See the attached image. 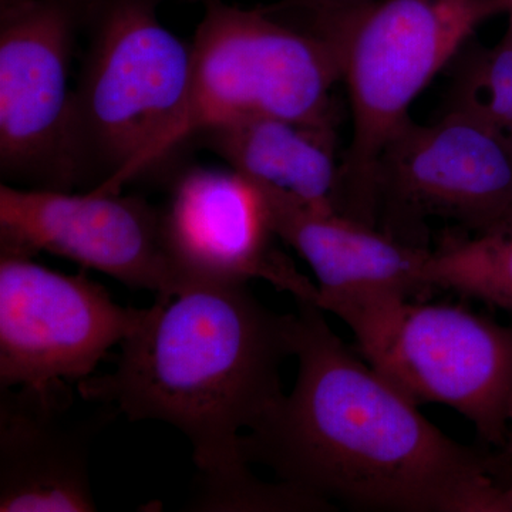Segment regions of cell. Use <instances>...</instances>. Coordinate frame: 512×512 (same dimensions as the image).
I'll return each instance as SVG.
<instances>
[{
  "label": "cell",
  "mask_w": 512,
  "mask_h": 512,
  "mask_svg": "<svg viewBox=\"0 0 512 512\" xmlns=\"http://www.w3.org/2000/svg\"><path fill=\"white\" fill-rule=\"evenodd\" d=\"M296 305L295 387L241 437L248 464L335 510L508 512L498 453L448 437L319 306Z\"/></svg>",
  "instance_id": "obj_1"
},
{
  "label": "cell",
  "mask_w": 512,
  "mask_h": 512,
  "mask_svg": "<svg viewBox=\"0 0 512 512\" xmlns=\"http://www.w3.org/2000/svg\"><path fill=\"white\" fill-rule=\"evenodd\" d=\"M296 323V313L266 308L247 282L192 286L148 308L113 372L76 387L128 420L180 430L202 473L187 508L214 511L258 481L242 456L241 430L254 429L284 396L281 369L295 357Z\"/></svg>",
  "instance_id": "obj_2"
},
{
  "label": "cell",
  "mask_w": 512,
  "mask_h": 512,
  "mask_svg": "<svg viewBox=\"0 0 512 512\" xmlns=\"http://www.w3.org/2000/svg\"><path fill=\"white\" fill-rule=\"evenodd\" d=\"M510 0H375L330 18L286 20L329 40L352 111L340 160L338 212L376 225V170L414 99Z\"/></svg>",
  "instance_id": "obj_3"
},
{
  "label": "cell",
  "mask_w": 512,
  "mask_h": 512,
  "mask_svg": "<svg viewBox=\"0 0 512 512\" xmlns=\"http://www.w3.org/2000/svg\"><path fill=\"white\" fill-rule=\"evenodd\" d=\"M158 0H87L70 141L77 187L121 192L151 156L190 89L191 43L158 19Z\"/></svg>",
  "instance_id": "obj_4"
},
{
  "label": "cell",
  "mask_w": 512,
  "mask_h": 512,
  "mask_svg": "<svg viewBox=\"0 0 512 512\" xmlns=\"http://www.w3.org/2000/svg\"><path fill=\"white\" fill-rule=\"evenodd\" d=\"M194 40L187 100L151 156L150 170L205 128L245 116H272L336 128L333 90L342 83L329 40L264 8L222 0L204 5Z\"/></svg>",
  "instance_id": "obj_5"
},
{
  "label": "cell",
  "mask_w": 512,
  "mask_h": 512,
  "mask_svg": "<svg viewBox=\"0 0 512 512\" xmlns=\"http://www.w3.org/2000/svg\"><path fill=\"white\" fill-rule=\"evenodd\" d=\"M333 315L360 355L417 404L450 407L504 450L512 397V326L458 305L382 296Z\"/></svg>",
  "instance_id": "obj_6"
},
{
  "label": "cell",
  "mask_w": 512,
  "mask_h": 512,
  "mask_svg": "<svg viewBox=\"0 0 512 512\" xmlns=\"http://www.w3.org/2000/svg\"><path fill=\"white\" fill-rule=\"evenodd\" d=\"M375 190L377 228L407 244L430 248L431 220L483 234L512 207V144L456 110L410 119L382 151Z\"/></svg>",
  "instance_id": "obj_7"
},
{
  "label": "cell",
  "mask_w": 512,
  "mask_h": 512,
  "mask_svg": "<svg viewBox=\"0 0 512 512\" xmlns=\"http://www.w3.org/2000/svg\"><path fill=\"white\" fill-rule=\"evenodd\" d=\"M87 0H0V174L6 184L77 187L70 72Z\"/></svg>",
  "instance_id": "obj_8"
},
{
  "label": "cell",
  "mask_w": 512,
  "mask_h": 512,
  "mask_svg": "<svg viewBox=\"0 0 512 512\" xmlns=\"http://www.w3.org/2000/svg\"><path fill=\"white\" fill-rule=\"evenodd\" d=\"M147 313L119 305L84 272L0 254V389L82 382Z\"/></svg>",
  "instance_id": "obj_9"
},
{
  "label": "cell",
  "mask_w": 512,
  "mask_h": 512,
  "mask_svg": "<svg viewBox=\"0 0 512 512\" xmlns=\"http://www.w3.org/2000/svg\"><path fill=\"white\" fill-rule=\"evenodd\" d=\"M39 252L103 272L128 288L177 295L161 210L138 195L0 185V254Z\"/></svg>",
  "instance_id": "obj_10"
},
{
  "label": "cell",
  "mask_w": 512,
  "mask_h": 512,
  "mask_svg": "<svg viewBox=\"0 0 512 512\" xmlns=\"http://www.w3.org/2000/svg\"><path fill=\"white\" fill-rule=\"evenodd\" d=\"M161 210L177 293L200 285L264 279L295 302L316 305L318 286L275 247L261 191L237 171L188 168Z\"/></svg>",
  "instance_id": "obj_11"
},
{
  "label": "cell",
  "mask_w": 512,
  "mask_h": 512,
  "mask_svg": "<svg viewBox=\"0 0 512 512\" xmlns=\"http://www.w3.org/2000/svg\"><path fill=\"white\" fill-rule=\"evenodd\" d=\"M79 397L69 382L0 389V511L97 510L90 451L120 412H76Z\"/></svg>",
  "instance_id": "obj_12"
},
{
  "label": "cell",
  "mask_w": 512,
  "mask_h": 512,
  "mask_svg": "<svg viewBox=\"0 0 512 512\" xmlns=\"http://www.w3.org/2000/svg\"><path fill=\"white\" fill-rule=\"evenodd\" d=\"M255 184V183H254ZM275 237L295 249L318 281L316 306L333 313L382 296L429 298L431 248L416 247L336 211L318 210L285 192L255 184Z\"/></svg>",
  "instance_id": "obj_13"
},
{
  "label": "cell",
  "mask_w": 512,
  "mask_h": 512,
  "mask_svg": "<svg viewBox=\"0 0 512 512\" xmlns=\"http://www.w3.org/2000/svg\"><path fill=\"white\" fill-rule=\"evenodd\" d=\"M194 140L252 183L285 192L309 207L338 212L335 127L245 116L205 128Z\"/></svg>",
  "instance_id": "obj_14"
},
{
  "label": "cell",
  "mask_w": 512,
  "mask_h": 512,
  "mask_svg": "<svg viewBox=\"0 0 512 512\" xmlns=\"http://www.w3.org/2000/svg\"><path fill=\"white\" fill-rule=\"evenodd\" d=\"M426 281L512 312V231L447 234L431 249Z\"/></svg>",
  "instance_id": "obj_15"
},
{
  "label": "cell",
  "mask_w": 512,
  "mask_h": 512,
  "mask_svg": "<svg viewBox=\"0 0 512 512\" xmlns=\"http://www.w3.org/2000/svg\"><path fill=\"white\" fill-rule=\"evenodd\" d=\"M448 109L473 117L512 144V45H466L454 57Z\"/></svg>",
  "instance_id": "obj_16"
},
{
  "label": "cell",
  "mask_w": 512,
  "mask_h": 512,
  "mask_svg": "<svg viewBox=\"0 0 512 512\" xmlns=\"http://www.w3.org/2000/svg\"><path fill=\"white\" fill-rule=\"evenodd\" d=\"M372 2L375 0H279L264 9L286 20L318 19L345 15Z\"/></svg>",
  "instance_id": "obj_17"
},
{
  "label": "cell",
  "mask_w": 512,
  "mask_h": 512,
  "mask_svg": "<svg viewBox=\"0 0 512 512\" xmlns=\"http://www.w3.org/2000/svg\"><path fill=\"white\" fill-rule=\"evenodd\" d=\"M501 457H503V480L505 488H507L508 505L512 512V453L501 450Z\"/></svg>",
  "instance_id": "obj_18"
},
{
  "label": "cell",
  "mask_w": 512,
  "mask_h": 512,
  "mask_svg": "<svg viewBox=\"0 0 512 512\" xmlns=\"http://www.w3.org/2000/svg\"><path fill=\"white\" fill-rule=\"evenodd\" d=\"M490 231H512V207L507 211V214L504 215L503 220L498 222Z\"/></svg>",
  "instance_id": "obj_19"
},
{
  "label": "cell",
  "mask_w": 512,
  "mask_h": 512,
  "mask_svg": "<svg viewBox=\"0 0 512 512\" xmlns=\"http://www.w3.org/2000/svg\"><path fill=\"white\" fill-rule=\"evenodd\" d=\"M508 426H510V437H508V446L504 450L512 453V397L510 402V409H508Z\"/></svg>",
  "instance_id": "obj_20"
},
{
  "label": "cell",
  "mask_w": 512,
  "mask_h": 512,
  "mask_svg": "<svg viewBox=\"0 0 512 512\" xmlns=\"http://www.w3.org/2000/svg\"><path fill=\"white\" fill-rule=\"evenodd\" d=\"M508 15H510V28H508L507 35L504 36V40L512 45V0H510V8H508Z\"/></svg>",
  "instance_id": "obj_21"
},
{
  "label": "cell",
  "mask_w": 512,
  "mask_h": 512,
  "mask_svg": "<svg viewBox=\"0 0 512 512\" xmlns=\"http://www.w3.org/2000/svg\"><path fill=\"white\" fill-rule=\"evenodd\" d=\"M158 2L163 3L164 0H158ZM184 2H200L202 5H205V3L210 2V0H184Z\"/></svg>",
  "instance_id": "obj_22"
}]
</instances>
